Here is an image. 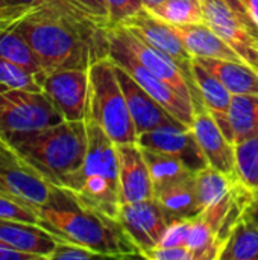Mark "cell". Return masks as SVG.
<instances>
[{"label": "cell", "mask_w": 258, "mask_h": 260, "mask_svg": "<svg viewBox=\"0 0 258 260\" xmlns=\"http://www.w3.org/2000/svg\"><path fill=\"white\" fill-rule=\"evenodd\" d=\"M205 23L258 72V27L239 0H199Z\"/></svg>", "instance_id": "7"}, {"label": "cell", "mask_w": 258, "mask_h": 260, "mask_svg": "<svg viewBox=\"0 0 258 260\" xmlns=\"http://www.w3.org/2000/svg\"><path fill=\"white\" fill-rule=\"evenodd\" d=\"M119 24H122L128 30L134 32L135 35L143 38L146 43H149L151 46H154L155 49H158L164 55H167L170 59H173L178 64V67L182 70V73L186 75L196 99L202 104L198 85L193 78V70H192L193 56L187 50L182 40L175 32V29L172 27L170 23L164 21L163 18H160L149 9L141 8L140 11L129 15Z\"/></svg>", "instance_id": "9"}, {"label": "cell", "mask_w": 258, "mask_h": 260, "mask_svg": "<svg viewBox=\"0 0 258 260\" xmlns=\"http://www.w3.org/2000/svg\"><path fill=\"white\" fill-rule=\"evenodd\" d=\"M108 38V56L126 70L157 102H160L176 120L182 125L190 126L195 117V107L187 102L182 96H179L173 88H170L164 81L152 75L123 44V41L117 37L113 26L106 29Z\"/></svg>", "instance_id": "8"}, {"label": "cell", "mask_w": 258, "mask_h": 260, "mask_svg": "<svg viewBox=\"0 0 258 260\" xmlns=\"http://www.w3.org/2000/svg\"><path fill=\"white\" fill-rule=\"evenodd\" d=\"M0 56L23 67L30 75H33L41 82H44L47 73L44 72L40 58L36 56L30 44L14 27L0 30Z\"/></svg>", "instance_id": "25"}, {"label": "cell", "mask_w": 258, "mask_h": 260, "mask_svg": "<svg viewBox=\"0 0 258 260\" xmlns=\"http://www.w3.org/2000/svg\"><path fill=\"white\" fill-rule=\"evenodd\" d=\"M190 219H181L169 224L158 247H186Z\"/></svg>", "instance_id": "37"}, {"label": "cell", "mask_w": 258, "mask_h": 260, "mask_svg": "<svg viewBox=\"0 0 258 260\" xmlns=\"http://www.w3.org/2000/svg\"><path fill=\"white\" fill-rule=\"evenodd\" d=\"M6 6H8V3H6L5 0H0V11H3Z\"/></svg>", "instance_id": "43"}, {"label": "cell", "mask_w": 258, "mask_h": 260, "mask_svg": "<svg viewBox=\"0 0 258 260\" xmlns=\"http://www.w3.org/2000/svg\"><path fill=\"white\" fill-rule=\"evenodd\" d=\"M0 219H14L33 224L40 222L38 209L3 190H0Z\"/></svg>", "instance_id": "32"}, {"label": "cell", "mask_w": 258, "mask_h": 260, "mask_svg": "<svg viewBox=\"0 0 258 260\" xmlns=\"http://www.w3.org/2000/svg\"><path fill=\"white\" fill-rule=\"evenodd\" d=\"M114 62V61H113ZM116 66L117 78L120 82V87L125 93L128 108L137 131V137L143 133L169 126V125H182L179 120H176L160 102H157L126 70H123L120 66ZM186 126V125H182Z\"/></svg>", "instance_id": "15"}, {"label": "cell", "mask_w": 258, "mask_h": 260, "mask_svg": "<svg viewBox=\"0 0 258 260\" xmlns=\"http://www.w3.org/2000/svg\"><path fill=\"white\" fill-rule=\"evenodd\" d=\"M193 58H219L245 62L242 56L225 43L207 23L172 24Z\"/></svg>", "instance_id": "20"}, {"label": "cell", "mask_w": 258, "mask_h": 260, "mask_svg": "<svg viewBox=\"0 0 258 260\" xmlns=\"http://www.w3.org/2000/svg\"><path fill=\"white\" fill-rule=\"evenodd\" d=\"M88 73L87 117L93 119L116 145L137 142V131L113 59L103 56L93 61Z\"/></svg>", "instance_id": "5"}, {"label": "cell", "mask_w": 258, "mask_h": 260, "mask_svg": "<svg viewBox=\"0 0 258 260\" xmlns=\"http://www.w3.org/2000/svg\"><path fill=\"white\" fill-rule=\"evenodd\" d=\"M90 73L88 67L59 69L49 73L43 91L53 102L64 120L82 122L87 117Z\"/></svg>", "instance_id": "11"}, {"label": "cell", "mask_w": 258, "mask_h": 260, "mask_svg": "<svg viewBox=\"0 0 258 260\" xmlns=\"http://www.w3.org/2000/svg\"><path fill=\"white\" fill-rule=\"evenodd\" d=\"M236 177L252 193L258 190V136L236 143Z\"/></svg>", "instance_id": "29"}, {"label": "cell", "mask_w": 258, "mask_h": 260, "mask_svg": "<svg viewBox=\"0 0 258 260\" xmlns=\"http://www.w3.org/2000/svg\"><path fill=\"white\" fill-rule=\"evenodd\" d=\"M245 212H246V215L249 218H252L258 224V195L252 197V200L249 201V204H248V207H246Z\"/></svg>", "instance_id": "41"}, {"label": "cell", "mask_w": 258, "mask_h": 260, "mask_svg": "<svg viewBox=\"0 0 258 260\" xmlns=\"http://www.w3.org/2000/svg\"><path fill=\"white\" fill-rule=\"evenodd\" d=\"M0 239L15 250L33 256L35 260H49L59 241L40 224L14 219H0Z\"/></svg>", "instance_id": "18"}, {"label": "cell", "mask_w": 258, "mask_h": 260, "mask_svg": "<svg viewBox=\"0 0 258 260\" xmlns=\"http://www.w3.org/2000/svg\"><path fill=\"white\" fill-rule=\"evenodd\" d=\"M38 224L53 236L84 245L100 257H141L117 219L84 207L62 187L53 186L49 201L38 207Z\"/></svg>", "instance_id": "2"}, {"label": "cell", "mask_w": 258, "mask_h": 260, "mask_svg": "<svg viewBox=\"0 0 258 260\" xmlns=\"http://www.w3.org/2000/svg\"><path fill=\"white\" fill-rule=\"evenodd\" d=\"M149 11L170 24L205 23L199 0H164Z\"/></svg>", "instance_id": "30"}, {"label": "cell", "mask_w": 258, "mask_h": 260, "mask_svg": "<svg viewBox=\"0 0 258 260\" xmlns=\"http://www.w3.org/2000/svg\"><path fill=\"white\" fill-rule=\"evenodd\" d=\"M254 195H258V190H257V192H255V193H254Z\"/></svg>", "instance_id": "44"}, {"label": "cell", "mask_w": 258, "mask_h": 260, "mask_svg": "<svg viewBox=\"0 0 258 260\" xmlns=\"http://www.w3.org/2000/svg\"><path fill=\"white\" fill-rule=\"evenodd\" d=\"M137 143L141 148L161 151L176 157L192 172H198L208 166L207 158L201 151V146L190 126H182V125L161 126L140 134L137 137Z\"/></svg>", "instance_id": "14"}, {"label": "cell", "mask_w": 258, "mask_h": 260, "mask_svg": "<svg viewBox=\"0 0 258 260\" xmlns=\"http://www.w3.org/2000/svg\"><path fill=\"white\" fill-rule=\"evenodd\" d=\"M143 257L149 260H193V254L187 247H155L146 253Z\"/></svg>", "instance_id": "38"}, {"label": "cell", "mask_w": 258, "mask_h": 260, "mask_svg": "<svg viewBox=\"0 0 258 260\" xmlns=\"http://www.w3.org/2000/svg\"><path fill=\"white\" fill-rule=\"evenodd\" d=\"M242 11L258 27V0H239Z\"/></svg>", "instance_id": "40"}, {"label": "cell", "mask_w": 258, "mask_h": 260, "mask_svg": "<svg viewBox=\"0 0 258 260\" xmlns=\"http://www.w3.org/2000/svg\"><path fill=\"white\" fill-rule=\"evenodd\" d=\"M239 183L240 181L237 180V177L225 175L210 166L198 171L195 174V190L199 212L202 213L204 210L219 204L222 200L234 192Z\"/></svg>", "instance_id": "24"}, {"label": "cell", "mask_w": 258, "mask_h": 260, "mask_svg": "<svg viewBox=\"0 0 258 260\" xmlns=\"http://www.w3.org/2000/svg\"><path fill=\"white\" fill-rule=\"evenodd\" d=\"M62 120L44 91L17 90L0 84V136L6 142Z\"/></svg>", "instance_id": "6"}, {"label": "cell", "mask_w": 258, "mask_h": 260, "mask_svg": "<svg viewBox=\"0 0 258 260\" xmlns=\"http://www.w3.org/2000/svg\"><path fill=\"white\" fill-rule=\"evenodd\" d=\"M53 186L0 136V190L38 209L49 201Z\"/></svg>", "instance_id": "10"}, {"label": "cell", "mask_w": 258, "mask_h": 260, "mask_svg": "<svg viewBox=\"0 0 258 260\" xmlns=\"http://www.w3.org/2000/svg\"><path fill=\"white\" fill-rule=\"evenodd\" d=\"M0 260H35L33 256L18 251L5 241L0 239Z\"/></svg>", "instance_id": "39"}, {"label": "cell", "mask_w": 258, "mask_h": 260, "mask_svg": "<svg viewBox=\"0 0 258 260\" xmlns=\"http://www.w3.org/2000/svg\"><path fill=\"white\" fill-rule=\"evenodd\" d=\"M87 152L78 171L65 178L62 189L84 207L119 221L123 206L119 180L117 145L90 117H85Z\"/></svg>", "instance_id": "3"}, {"label": "cell", "mask_w": 258, "mask_h": 260, "mask_svg": "<svg viewBox=\"0 0 258 260\" xmlns=\"http://www.w3.org/2000/svg\"><path fill=\"white\" fill-rule=\"evenodd\" d=\"M0 84L27 91H43V82L23 67L0 56Z\"/></svg>", "instance_id": "31"}, {"label": "cell", "mask_w": 258, "mask_h": 260, "mask_svg": "<svg viewBox=\"0 0 258 260\" xmlns=\"http://www.w3.org/2000/svg\"><path fill=\"white\" fill-rule=\"evenodd\" d=\"M141 149L154 183V192L172 181H176L192 174V171L187 169V166L173 155L149 148H141Z\"/></svg>", "instance_id": "27"}, {"label": "cell", "mask_w": 258, "mask_h": 260, "mask_svg": "<svg viewBox=\"0 0 258 260\" xmlns=\"http://www.w3.org/2000/svg\"><path fill=\"white\" fill-rule=\"evenodd\" d=\"M122 203H138L154 198V183L143 149L137 142L117 145Z\"/></svg>", "instance_id": "17"}, {"label": "cell", "mask_w": 258, "mask_h": 260, "mask_svg": "<svg viewBox=\"0 0 258 260\" xmlns=\"http://www.w3.org/2000/svg\"><path fill=\"white\" fill-rule=\"evenodd\" d=\"M114 32L117 34V37L123 41V44L129 49V52L157 78H160L161 81H164L170 88H173L179 96H182L187 102H190L195 110L199 107H204V104H201L186 75L182 73V70L178 67V64L170 59L167 55H164L161 50L155 49L154 46H151L149 43H146L143 38H140L138 35H135L134 32L128 30L126 27H123L122 24H111Z\"/></svg>", "instance_id": "12"}, {"label": "cell", "mask_w": 258, "mask_h": 260, "mask_svg": "<svg viewBox=\"0 0 258 260\" xmlns=\"http://www.w3.org/2000/svg\"><path fill=\"white\" fill-rule=\"evenodd\" d=\"M230 122L234 145L258 136V94H233Z\"/></svg>", "instance_id": "26"}, {"label": "cell", "mask_w": 258, "mask_h": 260, "mask_svg": "<svg viewBox=\"0 0 258 260\" xmlns=\"http://www.w3.org/2000/svg\"><path fill=\"white\" fill-rule=\"evenodd\" d=\"M5 2L8 5H14V6H26V8H33V9H46V11L64 14V15H68V17H73V18L96 21L94 18L87 15L84 11H81L79 8L71 5L68 0H5ZM96 23H99V21H96Z\"/></svg>", "instance_id": "33"}, {"label": "cell", "mask_w": 258, "mask_h": 260, "mask_svg": "<svg viewBox=\"0 0 258 260\" xmlns=\"http://www.w3.org/2000/svg\"><path fill=\"white\" fill-rule=\"evenodd\" d=\"M14 29L35 50L47 75L59 69L90 67L108 56V27L91 20L35 9Z\"/></svg>", "instance_id": "1"}, {"label": "cell", "mask_w": 258, "mask_h": 260, "mask_svg": "<svg viewBox=\"0 0 258 260\" xmlns=\"http://www.w3.org/2000/svg\"><path fill=\"white\" fill-rule=\"evenodd\" d=\"M71 5L84 11L87 15L94 18L103 26H111L109 20V9L105 3V0H68Z\"/></svg>", "instance_id": "36"}, {"label": "cell", "mask_w": 258, "mask_h": 260, "mask_svg": "<svg viewBox=\"0 0 258 260\" xmlns=\"http://www.w3.org/2000/svg\"><path fill=\"white\" fill-rule=\"evenodd\" d=\"M119 222L143 253L160 245L169 222L155 198L138 203H125L119 213Z\"/></svg>", "instance_id": "13"}, {"label": "cell", "mask_w": 258, "mask_h": 260, "mask_svg": "<svg viewBox=\"0 0 258 260\" xmlns=\"http://www.w3.org/2000/svg\"><path fill=\"white\" fill-rule=\"evenodd\" d=\"M219 260H258V224L246 212L231 229Z\"/></svg>", "instance_id": "23"}, {"label": "cell", "mask_w": 258, "mask_h": 260, "mask_svg": "<svg viewBox=\"0 0 258 260\" xmlns=\"http://www.w3.org/2000/svg\"><path fill=\"white\" fill-rule=\"evenodd\" d=\"M192 70H193V78L198 85L204 107L213 116V119L220 126L224 134L233 142V128L230 122V108H231L233 93L224 85V82L219 78H216L211 72L202 67L195 58H193Z\"/></svg>", "instance_id": "19"}, {"label": "cell", "mask_w": 258, "mask_h": 260, "mask_svg": "<svg viewBox=\"0 0 258 260\" xmlns=\"http://www.w3.org/2000/svg\"><path fill=\"white\" fill-rule=\"evenodd\" d=\"M164 0H143V6L146 9H154L155 6H158L160 3H163Z\"/></svg>", "instance_id": "42"}, {"label": "cell", "mask_w": 258, "mask_h": 260, "mask_svg": "<svg viewBox=\"0 0 258 260\" xmlns=\"http://www.w3.org/2000/svg\"><path fill=\"white\" fill-rule=\"evenodd\" d=\"M100 257L96 251L64 239H59L49 260H88Z\"/></svg>", "instance_id": "34"}, {"label": "cell", "mask_w": 258, "mask_h": 260, "mask_svg": "<svg viewBox=\"0 0 258 260\" xmlns=\"http://www.w3.org/2000/svg\"><path fill=\"white\" fill-rule=\"evenodd\" d=\"M190 128L195 133L208 166L225 175L236 177V145L224 134L205 107L195 110Z\"/></svg>", "instance_id": "16"}, {"label": "cell", "mask_w": 258, "mask_h": 260, "mask_svg": "<svg viewBox=\"0 0 258 260\" xmlns=\"http://www.w3.org/2000/svg\"><path fill=\"white\" fill-rule=\"evenodd\" d=\"M195 174L192 172L154 192V198L158 201L169 224L190 219L201 213L195 190Z\"/></svg>", "instance_id": "21"}, {"label": "cell", "mask_w": 258, "mask_h": 260, "mask_svg": "<svg viewBox=\"0 0 258 260\" xmlns=\"http://www.w3.org/2000/svg\"><path fill=\"white\" fill-rule=\"evenodd\" d=\"M109 9L111 24H119L129 15L140 11L143 6V0H105Z\"/></svg>", "instance_id": "35"}, {"label": "cell", "mask_w": 258, "mask_h": 260, "mask_svg": "<svg viewBox=\"0 0 258 260\" xmlns=\"http://www.w3.org/2000/svg\"><path fill=\"white\" fill-rule=\"evenodd\" d=\"M195 59L216 78H219L233 94H258V72L246 62L219 58Z\"/></svg>", "instance_id": "22"}, {"label": "cell", "mask_w": 258, "mask_h": 260, "mask_svg": "<svg viewBox=\"0 0 258 260\" xmlns=\"http://www.w3.org/2000/svg\"><path fill=\"white\" fill-rule=\"evenodd\" d=\"M186 247L192 251L193 260H219L220 245L217 236L201 215L190 218Z\"/></svg>", "instance_id": "28"}, {"label": "cell", "mask_w": 258, "mask_h": 260, "mask_svg": "<svg viewBox=\"0 0 258 260\" xmlns=\"http://www.w3.org/2000/svg\"><path fill=\"white\" fill-rule=\"evenodd\" d=\"M11 145L27 165L52 184L61 187L65 178L78 171L85 158V120H62L32 131L11 142Z\"/></svg>", "instance_id": "4"}]
</instances>
